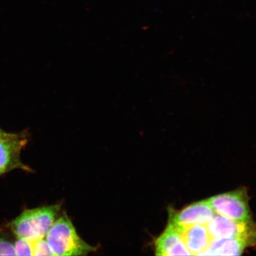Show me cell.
<instances>
[{"label":"cell","mask_w":256,"mask_h":256,"mask_svg":"<svg viewBox=\"0 0 256 256\" xmlns=\"http://www.w3.org/2000/svg\"><path fill=\"white\" fill-rule=\"evenodd\" d=\"M214 212L220 216L238 222H249L251 212L247 192L239 190L216 195L207 200Z\"/></svg>","instance_id":"cell-3"},{"label":"cell","mask_w":256,"mask_h":256,"mask_svg":"<svg viewBox=\"0 0 256 256\" xmlns=\"http://www.w3.org/2000/svg\"><path fill=\"white\" fill-rule=\"evenodd\" d=\"M0 256H16L14 243L8 238H0Z\"/></svg>","instance_id":"cell-12"},{"label":"cell","mask_w":256,"mask_h":256,"mask_svg":"<svg viewBox=\"0 0 256 256\" xmlns=\"http://www.w3.org/2000/svg\"><path fill=\"white\" fill-rule=\"evenodd\" d=\"M60 204L28 210L12 220L10 226L18 238L35 242L46 238L56 222Z\"/></svg>","instance_id":"cell-1"},{"label":"cell","mask_w":256,"mask_h":256,"mask_svg":"<svg viewBox=\"0 0 256 256\" xmlns=\"http://www.w3.org/2000/svg\"><path fill=\"white\" fill-rule=\"evenodd\" d=\"M250 246L247 240L244 239H212L209 247L200 256H240Z\"/></svg>","instance_id":"cell-9"},{"label":"cell","mask_w":256,"mask_h":256,"mask_svg":"<svg viewBox=\"0 0 256 256\" xmlns=\"http://www.w3.org/2000/svg\"><path fill=\"white\" fill-rule=\"evenodd\" d=\"M16 256H34V243L18 238L14 244Z\"/></svg>","instance_id":"cell-10"},{"label":"cell","mask_w":256,"mask_h":256,"mask_svg":"<svg viewBox=\"0 0 256 256\" xmlns=\"http://www.w3.org/2000/svg\"><path fill=\"white\" fill-rule=\"evenodd\" d=\"M26 143V138L22 134L4 132L0 136V175L16 168L28 170L20 160Z\"/></svg>","instance_id":"cell-6"},{"label":"cell","mask_w":256,"mask_h":256,"mask_svg":"<svg viewBox=\"0 0 256 256\" xmlns=\"http://www.w3.org/2000/svg\"><path fill=\"white\" fill-rule=\"evenodd\" d=\"M184 244L192 256H200L209 247L212 238L207 226L194 225L186 227L180 232Z\"/></svg>","instance_id":"cell-8"},{"label":"cell","mask_w":256,"mask_h":256,"mask_svg":"<svg viewBox=\"0 0 256 256\" xmlns=\"http://www.w3.org/2000/svg\"><path fill=\"white\" fill-rule=\"evenodd\" d=\"M3 132H3V131L1 129H0V136H1Z\"/></svg>","instance_id":"cell-13"},{"label":"cell","mask_w":256,"mask_h":256,"mask_svg":"<svg viewBox=\"0 0 256 256\" xmlns=\"http://www.w3.org/2000/svg\"><path fill=\"white\" fill-rule=\"evenodd\" d=\"M154 246L156 255L192 256L180 233L169 223L164 231L156 239Z\"/></svg>","instance_id":"cell-7"},{"label":"cell","mask_w":256,"mask_h":256,"mask_svg":"<svg viewBox=\"0 0 256 256\" xmlns=\"http://www.w3.org/2000/svg\"><path fill=\"white\" fill-rule=\"evenodd\" d=\"M46 238L54 256H85L96 251L94 246L80 238L66 215L56 220Z\"/></svg>","instance_id":"cell-2"},{"label":"cell","mask_w":256,"mask_h":256,"mask_svg":"<svg viewBox=\"0 0 256 256\" xmlns=\"http://www.w3.org/2000/svg\"><path fill=\"white\" fill-rule=\"evenodd\" d=\"M34 256H54L46 238H43L34 243Z\"/></svg>","instance_id":"cell-11"},{"label":"cell","mask_w":256,"mask_h":256,"mask_svg":"<svg viewBox=\"0 0 256 256\" xmlns=\"http://www.w3.org/2000/svg\"><path fill=\"white\" fill-rule=\"evenodd\" d=\"M207 227L213 239H244L252 246H256V224L252 220L238 222L222 216H215Z\"/></svg>","instance_id":"cell-4"},{"label":"cell","mask_w":256,"mask_h":256,"mask_svg":"<svg viewBox=\"0 0 256 256\" xmlns=\"http://www.w3.org/2000/svg\"><path fill=\"white\" fill-rule=\"evenodd\" d=\"M215 214L208 200H203L192 204L181 210L170 209L168 223L180 233L186 227L192 226H207Z\"/></svg>","instance_id":"cell-5"}]
</instances>
